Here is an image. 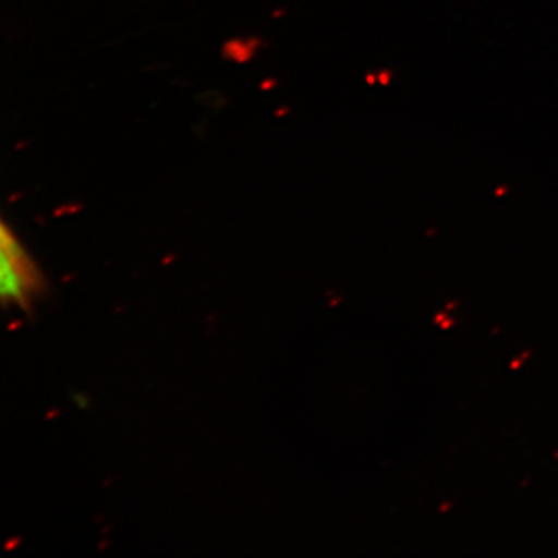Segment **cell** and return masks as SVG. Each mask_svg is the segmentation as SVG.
<instances>
[{"instance_id":"6da1fadb","label":"cell","mask_w":558,"mask_h":558,"mask_svg":"<svg viewBox=\"0 0 558 558\" xmlns=\"http://www.w3.org/2000/svg\"><path fill=\"white\" fill-rule=\"evenodd\" d=\"M39 289L35 263L0 220V300L27 307Z\"/></svg>"}]
</instances>
